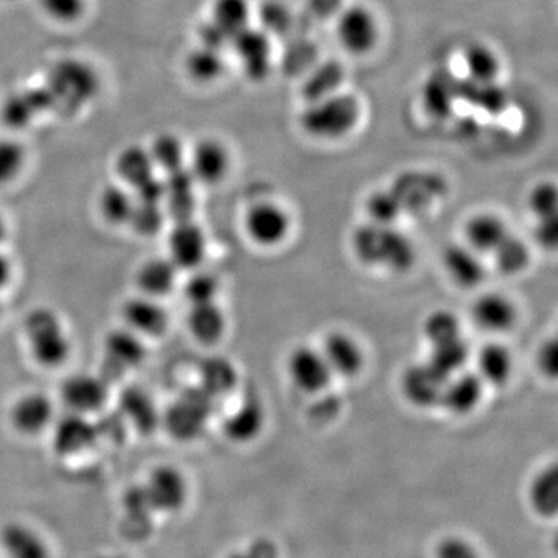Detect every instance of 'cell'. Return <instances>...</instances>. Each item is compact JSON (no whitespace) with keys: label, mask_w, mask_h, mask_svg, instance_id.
Instances as JSON below:
<instances>
[{"label":"cell","mask_w":558,"mask_h":558,"mask_svg":"<svg viewBox=\"0 0 558 558\" xmlns=\"http://www.w3.org/2000/svg\"><path fill=\"white\" fill-rule=\"evenodd\" d=\"M495 258V266L505 275H517L526 269L529 264L527 245L519 238L508 234L498 247L492 252Z\"/></svg>","instance_id":"39"},{"label":"cell","mask_w":558,"mask_h":558,"mask_svg":"<svg viewBox=\"0 0 558 558\" xmlns=\"http://www.w3.org/2000/svg\"><path fill=\"white\" fill-rule=\"evenodd\" d=\"M211 21L233 39L250 25L248 0H216Z\"/></svg>","instance_id":"37"},{"label":"cell","mask_w":558,"mask_h":558,"mask_svg":"<svg viewBox=\"0 0 558 558\" xmlns=\"http://www.w3.org/2000/svg\"><path fill=\"white\" fill-rule=\"evenodd\" d=\"M186 68L194 80L199 83H209L222 75L226 61H223L222 51L202 46L190 54Z\"/></svg>","instance_id":"40"},{"label":"cell","mask_w":558,"mask_h":558,"mask_svg":"<svg viewBox=\"0 0 558 558\" xmlns=\"http://www.w3.org/2000/svg\"><path fill=\"white\" fill-rule=\"evenodd\" d=\"M424 333L432 344L446 343L461 337V323L449 311H436L425 319Z\"/></svg>","instance_id":"41"},{"label":"cell","mask_w":558,"mask_h":558,"mask_svg":"<svg viewBox=\"0 0 558 558\" xmlns=\"http://www.w3.org/2000/svg\"><path fill=\"white\" fill-rule=\"evenodd\" d=\"M238 385V373L233 363L220 355L202 360L199 365V385L207 395L216 400L230 395Z\"/></svg>","instance_id":"25"},{"label":"cell","mask_w":558,"mask_h":558,"mask_svg":"<svg viewBox=\"0 0 558 558\" xmlns=\"http://www.w3.org/2000/svg\"><path fill=\"white\" fill-rule=\"evenodd\" d=\"M469 360V348L465 341L459 339L446 341V343L433 344L428 363L446 379L461 373Z\"/></svg>","instance_id":"35"},{"label":"cell","mask_w":558,"mask_h":558,"mask_svg":"<svg viewBox=\"0 0 558 558\" xmlns=\"http://www.w3.org/2000/svg\"><path fill=\"white\" fill-rule=\"evenodd\" d=\"M108 380L94 374H75L70 376L61 387V399L64 400L69 411L86 414V416L101 410L108 402Z\"/></svg>","instance_id":"8"},{"label":"cell","mask_w":558,"mask_h":558,"mask_svg":"<svg viewBox=\"0 0 558 558\" xmlns=\"http://www.w3.org/2000/svg\"><path fill=\"white\" fill-rule=\"evenodd\" d=\"M464 68L473 83L488 86L498 78L501 62L490 47L475 44V46L469 47L464 53Z\"/></svg>","instance_id":"32"},{"label":"cell","mask_w":558,"mask_h":558,"mask_svg":"<svg viewBox=\"0 0 558 558\" xmlns=\"http://www.w3.org/2000/svg\"><path fill=\"white\" fill-rule=\"evenodd\" d=\"M322 354L328 363L330 373L341 377L357 376L365 363L362 348L347 333H330Z\"/></svg>","instance_id":"17"},{"label":"cell","mask_w":558,"mask_h":558,"mask_svg":"<svg viewBox=\"0 0 558 558\" xmlns=\"http://www.w3.org/2000/svg\"><path fill=\"white\" fill-rule=\"evenodd\" d=\"M473 319L476 326L487 332H506L517 322V310L512 301L499 293H486L473 304Z\"/></svg>","instance_id":"20"},{"label":"cell","mask_w":558,"mask_h":558,"mask_svg":"<svg viewBox=\"0 0 558 558\" xmlns=\"http://www.w3.org/2000/svg\"><path fill=\"white\" fill-rule=\"evenodd\" d=\"M54 450L64 457L78 454L94 446L98 438V428L86 417V414L69 411L60 417H54L53 424Z\"/></svg>","instance_id":"10"},{"label":"cell","mask_w":558,"mask_h":558,"mask_svg":"<svg viewBox=\"0 0 558 558\" xmlns=\"http://www.w3.org/2000/svg\"><path fill=\"white\" fill-rule=\"evenodd\" d=\"M402 209L398 196L389 191H377V193L371 194L369 199L366 201V213H368L371 222L379 223V226H392Z\"/></svg>","instance_id":"42"},{"label":"cell","mask_w":558,"mask_h":558,"mask_svg":"<svg viewBox=\"0 0 558 558\" xmlns=\"http://www.w3.org/2000/svg\"><path fill=\"white\" fill-rule=\"evenodd\" d=\"M199 35L202 46L209 47V49L222 51L227 46H230L231 43L230 36L213 21L207 22V24L201 28Z\"/></svg>","instance_id":"55"},{"label":"cell","mask_w":558,"mask_h":558,"mask_svg":"<svg viewBox=\"0 0 558 558\" xmlns=\"http://www.w3.org/2000/svg\"><path fill=\"white\" fill-rule=\"evenodd\" d=\"M154 165L161 168L165 172L178 170L183 167V146L182 142L175 135H160L154 142L153 149L149 150Z\"/></svg>","instance_id":"43"},{"label":"cell","mask_w":558,"mask_h":558,"mask_svg":"<svg viewBox=\"0 0 558 558\" xmlns=\"http://www.w3.org/2000/svg\"><path fill=\"white\" fill-rule=\"evenodd\" d=\"M165 202H167L168 213L175 219V222L191 219L194 207H196L193 191H190V193L167 194Z\"/></svg>","instance_id":"51"},{"label":"cell","mask_w":558,"mask_h":558,"mask_svg":"<svg viewBox=\"0 0 558 558\" xmlns=\"http://www.w3.org/2000/svg\"><path fill=\"white\" fill-rule=\"evenodd\" d=\"M290 13L284 3L278 0L264 3L263 9L259 10L260 31L269 33L286 32L290 25Z\"/></svg>","instance_id":"47"},{"label":"cell","mask_w":558,"mask_h":558,"mask_svg":"<svg viewBox=\"0 0 558 558\" xmlns=\"http://www.w3.org/2000/svg\"><path fill=\"white\" fill-rule=\"evenodd\" d=\"M476 365H478L481 380L501 387L509 380L512 373V355L502 344L487 343L486 347L481 348Z\"/></svg>","instance_id":"29"},{"label":"cell","mask_w":558,"mask_h":558,"mask_svg":"<svg viewBox=\"0 0 558 558\" xmlns=\"http://www.w3.org/2000/svg\"><path fill=\"white\" fill-rule=\"evenodd\" d=\"M25 165V150L13 140H0V185L10 183L21 174Z\"/></svg>","instance_id":"46"},{"label":"cell","mask_w":558,"mask_h":558,"mask_svg":"<svg viewBox=\"0 0 558 558\" xmlns=\"http://www.w3.org/2000/svg\"><path fill=\"white\" fill-rule=\"evenodd\" d=\"M230 167L229 150L216 140H204L193 150L190 171L196 182L218 183L226 178Z\"/></svg>","instance_id":"19"},{"label":"cell","mask_w":558,"mask_h":558,"mask_svg":"<svg viewBox=\"0 0 558 558\" xmlns=\"http://www.w3.org/2000/svg\"><path fill=\"white\" fill-rule=\"evenodd\" d=\"M535 238L543 248L553 250L557 247L558 242V222L557 216L554 218L538 219L537 229H535Z\"/></svg>","instance_id":"56"},{"label":"cell","mask_w":558,"mask_h":558,"mask_svg":"<svg viewBox=\"0 0 558 558\" xmlns=\"http://www.w3.org/2000/svg\"><path fill=\"white\" fill-rule=\"evenodd\" d=\"M360 102L347 94H330L311 101L310 108L301 116V128L311 137L336 140L344 137L357 126Z\"/></svg>","instance_id":"1"},{"label":"cell","mask_w":558,"mask_h":558,"mask_svg":"<svg viewBox=\"0 0 558 558\" xmlns=\"http://www.w3.org/2000/svg\"><path fill=\"white\" fill-rule=\"evenodd\" d=\"M264 422L266 413L263 403L256 398H247L223 421L222 429L233 442L245 444L258 438Z\"/></svg>","instance_id":"23"},{"label":"cell","mask_w":558,"mask_h":558,"mask_svg":"<svg viewBox=\"0 0 558 558\" xmlns=\"http://www.w3.org/2000/svg\"><path fill=\"white\" fill-rule=\"evenodd\" d=\"M142 487L153 513L179 512L189 499V483L183 473L172 465L154 469Z\"/></svg>","instance_id":"4"},{"label":"cell","mask_w":558,"mask_h":558,"mask_svg":"<svg viewBox=\"0 0 558 558\" xmlns=\"http://www.w3.org/2000/svg\"><path fill=\"white\" fill-rule=\"evenodd\" d=\"M11 263L3 253H0V289L9 284L11 278Z\"/></svg>","instance_id":"58"},{"label":"cell","mask_w":558,"mask_h":558,"mask_svg":"<svg viewBox=\"0 0 558 558\" xmlns=\"http://www.w3.org/2000/svg\"><path fill=\"white\" fill-rule=\"evenodd\" d=\"M124 323L128 329L140 337H160L168 328V314L157 299L142 295L134 296L124 303Z\"/></svg>","instance_id":"16"},{"label":"cell","mask_w":558,"mask_h":558,"mask_svg":"<svg viewBox=\"0 0 558 558\" xmlns=\"http://www.w3.org/2000/svg\"><path fill=\"white\" fill-rule=\"evenodd\" d=\"M163 182L167 194L190 193L194 189L196 179H194L190 168L180 167L178 170L167 172Z\"/></svg>","instance_id":"54"},{"label":"cell","mask_w":558,"mask_h":558,"mask_svg":"<svg viewBox=\"0 0 558 558\" xmlns=\"http://www.w3.org/2000/svg\"><path fill=\"white\" fill-rule=\"evenodd\" d=\"M508 234L505 222L490 213L473 216L465 226V240L476 253L494 252Z\"/></svg>","instance_id":"27"},{"label":"cell","mask_w":558,"mask_h":558,"mask_svg":"<svg viewBox=\"0 0 558 558\" xmlns=\"http://www.w3.org/2000/svg\"><path fill=\"white\" fill-rule=\"evenodd\" d=\"M389 226H379V223H365L360 226L352 234V250L357 256L360 263L365 266H381V256H384L385 240Z\"/></svg>","instance_id":"31"},{"label":"cell","mask_w":558,"mask_h":558,"mask_svg":"<svg viewBox=\"0 0 558 558\" xmlns=\"http://www.w3.org/2000/svg\"><path fill=\"white\" fill-rule=\"evenodd\" d=\"M0 543L9 558H50L46 539L24 523L5 524L0 532Z\"/></svg>","instance_id":"22"},{"label":"cell","mask_w":558,"mask_h":558,"mask_svg":"<svg viewBox=\"0 0 558 558\" xmlns=\"http://www.w3.org/2000/svg\"><path fill=\"white\" fill-rule=\"evenodd\" d=\"M529 501L538 515L554 517L558 510V470L556 465L543 470L529 488Z\"/></svg>","instance_id":"33"},{"label":"cell","mask_w":558,"mask_h":558,"mask_svg":"<svg viewBox=\"0 0 558 558\" xmlns=\"http://www.w3.org/2000/svg\"><path fill=\"white\" fill-rule=\"evenodd\" d=\"M229 558H279L278 546L270 538H256L244 549L231 554Z\"/></svg>","instance_id":"53"},{"label":"cell","mask_w":558,"mask_h":558,"mask_svg":"<svg viewBox=\"0 0 558 558\" xmlns=\"http://www.w3.org/2000/svg\"><path fill=\"white\" fill-rule=\"evenodd\" d=\"M557 189L553 183H542L532 190L529 196V207L538 219L557 216Z\"/></svg>","instance_id":"48"},{"label":"cell","mask_w":558,"mask_h":558,"mask_svg":"<svg viewBox=\"0 0 558 558\" xmlns=\"http://www.w3.org/2000/svg\"><path fill=\"white\" fill-rule=\"evenodd\" d=\"M337 38L351 54H366L379 40V22L365 5H351L337 17Z\"/></svg>","instance_id":"5"},{"label":"cell","mask_w":558,"mask_h":558,"mask_svg":"<svg viewBox=\"0 0 558 558\" xmlns=\"http://www.w3.org/2000/svg\"><path fill=\"white\" fill-rule=\"evenodd\" d=\"M135 208V197L123 186L110 185L102 190L100 211L110 226H128Z\"/></svg>","instance_id":"36"},{"label":"cell","mask_w":558,"mask_h":558,"mask_svg":"<svg viewBox=\"0 0 558 558\" xmlns=\"http://www.w3.org/2000/svg\"><path fill=\"white\" fill-rule=\"evenodd\" d=\"M40 3L49 16L61 22L78 20L84 10V0H40Z\"/></svg>","instance_id":"49"},{"label":"cell","mask_w":558,"mask_h":558,"mask_svg":"<svg viewBox=\"0 0 558 558\" xmlns=\"http://www.w3.org/2000/svg\"><path fill=\"white\" fill-rule=\"evenodd\" d=\"M134 190L135 201L143 202V204H161L167 197L163 179H157L156 175L140 183Z\"/></svg>","instance_id":"52"},{"label":"cell","mask_w":558,"mask_h":558,"mask_svg":"<svg viewBox=\"0 0 558 558\" xmlns=\"http://www.w3.org/2000/svg\"><path fill=\"white\" fill-rule=\"evenodd\" d=\"M244 223L250 240L263 247L281 244L290 229L288 213L270 202L250 208Z\"/></svg>","instance_id":"9"},{"label":"cell","mask_w":558,"mask_h":558,"mask_svg":"<svg viewBox=\"0 0 558 558\" xmlns=\"http://www.w3.org/2000/svg\"><path fill=\"white\" fill-rule=\"evenodd\" d=\"M95 558H130L126 556H121V554H106V556L95 557Z\"/></svg>","instance_id":"60"},{"label":"cell","mask_w":558,"mask_h":558,"mask_svg":"<svg viewBox=\"0 0 558 558\" xmlns=\"http://www.w3.org/2000/svg\"><path fill=\"white\" fill-rule=\"evenodd\" d=\"M230 46L240 58L242 69L250 80L263 81L269 76L271 43L266 32L248 25L231 39Z\"/></svg>","instance_id":"7"},{"label":"cell","mask_w":558,"mask_h":558,"mask_svg":"<svg viewBox=\"0 0 558 558\" xmlns=\"http://www.w3.org/2000/svg\"><path fill=\"white\" fill-rule=\"evenodd\" d=\"M53 105L49 90L24 92L14 95L3 108V120L11 128L25 126L40 110Z\"/></svg>","instance_id":"30"},{"label":"cell","mask_w":558,"mask_h":558,"mask_svg":"<svg viewBox=\"0 0 558 558\" xmlns=\"http://www.w3.org/2000/svg\"><path fill=\"white\" fill-rule=\"evenodd\" d=\"M216 399L207 395L201 387L185 389L161 416L165 427L172 438L193 440L199 438L207 427Z\"/></svg>","instance_id":"3"},{"label":"cell","mask_w":558,"mask_h":558,"mask_svg":"<svg viewBox=\"0 0 558 558\" xmlns=\"http://www.w3.org/2000/svg\"><path fill=\"white\" fill-rule=\"evenodd\" d=\"M483 396V380L478 374L458 373L447 380L439 405L457 416L472 413Z\"/></svg>","instance_id":"18"},{"label":"cell","mask_w":558,"mask_h":558,"mask_svg":"<svg viewBox=\"0 0 558 558\" xmlns=\"http://www.w3.org/2000/svg\"><path fill=\"white\" fill-rule=\"evenodd\" d=\"M289 374L301 391L319 392L328 387L330 373L322 352L307 347L296 348L289 357Z\"/></svg>","instance_id":"14"},{"label":"cell","mask_w":558,"mask_h":558,"mask_svg":"<svg viewBox=\"0 0 558 558\" xmlns=\"http://www.w3.org/2000/svg\"><path fill=\"white\" fill-rule=\"evenodd\" d=\"M142 337L131 329H116L105 339V371L112 377L121 376L145 360Z\"/></svg>","instance_id":"13"},{"label":"cell","mask_w":558,"mask_h":558,"mask_svg":"<svg viewBox=\"0 0 558 558\" xmlns=\"http://www.w3.org/2000/svg\"><path fill=\"white\" fill-rule=\"evenodd\" d=\"M414 247L409 238L400 231L388 227L387 240H385L381 266L396 271L409 270L414 263Z\"/></svg>","instance_id":"38"},{"label":"cell","mask_w":558,"mask_h":558,"mask_svg":"<svg viewBox=\"0 0 558 558\" xmlns=\"http://www.w3.org/2000/svg\"><path fill=\"white\" fill-rule=\"evenodd\" d=\"M558 348L556 340L546 341L538 352V366L542 373L548 377L557 376Z\"/></svg>","instance_id":"57"},{"label":"cell","mask_w":558,"mask_h":558,"mask_svg":"<svg viewBox=\"0 0 558 558\" xmlns=\"http://www.w3.org/2000/svg\"><path fill=\"white\" fill-rule=\"evenodd\" d=\"M436 558H480V556L468 539L447 537L439 543Z\"/></svg>","instance_id":"50"},{"label":"cell","mask_w":558,"mask_h":558,"mask_svg":"<svg viewBox=\"0 0 558 558\" xmlns=\"http://www.w3.org/2000/svg\"><path fill=\"white\" fill-rule=\"evenodd\" d=\"M170 259L178 269L194 270L207 253V238L193 220H179L168 238Z\"/></svg>","instance_id":"11"},{"label":"cell","mask_w":558,"mask_h":558,"mask_svg":"<svg viewBox=\"0 0 558 558\" xmlns=\"http://www.w3.org/2000/svg\"><path fill=\"white\" fill-rule=\"evenodd\" d=\"M154 170H156V165H154L149 150L138 148V146L124 149L117 159V172L132 189L153 178Z\"/></svg>","instance_id":"34"},{"label":"cell","mask_w":558,"mask_h":558,"mask_svg":"<svg viewBox=\"0 0 558 558\" xmlns=\"http://www.w3.org/2000/svg\"><path fill=\"white\" fill-rule=\"evenodd\" d=\"M7 238V223L3 220L2 216H0V244H2L3 240Z\"/></svg>","instance_id":"59"},{"label":"cell","mask_w":558,"mask_h":558,"mask_svg":"<svg viewBox=\"0 0 558 558\" xmlns=\"http://www.w3.org/2000/svg\"><path fill=\"white\" fill-rule=\"evenodd\" d=\"M447 380L428 362L418 363L403 373L402 392L414 407L432 409L439 405Z\"/></svg>","instance_id":"12"},{"label":"cell","mask_w":558,"mask_h":558,"mask_svg":"<svg viewBox=\"0 0 558 558\" xmlns=\"http://www.w3.org/2000/svg\"><path fill=\"white\" fill-rule=\"evenodd\" d=\"M165 211L160 204H143V202L135 201V208L128 226H131L142 236H153L161 229Z\"/></svg>","instance_id":"44"},{"label":"cell","mask_w":558,"mask_h":558,"mask_svg":"<svg viewBox=\"0 0 558 558\" xmlns=\"http://www.w3.org/2000/svg\"><path fill=\"white\" fill-rule=\"evenodd\" d=\"M54 421L53 402L43 392H28L14 402L11 424L24 436H38Z\"/></svg>","instance_id":"15"},{"label":"cell","mask_w":558,"mask_h":558,"mask_svg":"<svg viewBox=\"0 0 558 558\" xmlns=\"http://www.w3.org/2000/svg\"><path fill=\"white\" fill-rule=\"evenodd\" d=\"M49 83L50 94L60 95L72 106L89 101L98 87L94 70L80 61H62L51 72Z\"/></svg>","instance_id":"6"},{"label":"cell","mask_w":558,"mask_h":558,"mask_svg":"<svg viewBox=\"0 0 558 558\" xmlns=\"http://www.w3.org/2000/svg\"><path fill=\"white\" fill-rule=\"evenodd\" d=\"M24 329L36 363L46 368H58L68 362L72 341L57 312L44 307L32 311L25 318Z\"/></svg>","instance_id":"2"},{"label":"cell","mask_w":558,"mask_h":558,"mask_svg":"<svg viewBox=\"0 0 558 558\" xmlns=\"http://www.w3.org/2000/svg\"><path fill=\"white\" fill-rule=\"evenodd\" d=\"M120 414L124 422L131 424L143 435L153 433L159 427L161 421L156 403L142 388H130L121 395Z\"/></svg>","instance_id":"24"},{"label":"cell","mask_w":558,"mask_h":558,"mask_svg":"<svg viewBox=\"0 0 558 558\" xmlns=\"http://www.w3.org/2000/svg\"><path fill=\"white\" fill-rule=\"evenodd\" d=\"M226 315L216 303L191 306L189 328L194 339L204 344H215L226 332Z\"/></svg>","instance_id":"28"},{"label":"cell","mask_w":558,"mask_h":558,"mask_svg":"<svg viewBox=\"0 0 558 558\" xmlns=\"http://www.w3.org/2000/svg\"><path fill=\"white\" fill-rule=\"evenodd\" d=\"M219 282L208 271H196L191 275L189 281L185 282V299L190 301L191 306L196 304L215 303L218 295Z\"/></svg>","instance_id":"45"},{"label":"cell","mask_w":558,"mask_h":558,"mask_svg":"<svg viewBox=\"0 0 558 558\" xmlns=\"http://www.w3.org/2000/svg\"><path fill=\"white\" fill-rule=\"evenodd\" d=\"M478 255L480 253L470 248L469 245H451L444 252V266L447 274L461 288H476L486 278V269Z\"/></svg>","instance_id":"21"},{"label":"cell","mask_w":558,"mask_h":558,"mask_svg":"<svg viewBox=\"0 0 558 558\" xmlns=\"http://www.w3.org/2000/svg\"><path fill=\"white\" fill-rule=\"evenodd\" d=\"M178 271L170 258L148 259L137 271V286L143 295L161 299L174 289Z\"/></svg>","instance_id":"26"}]
</instances>
